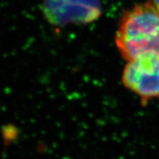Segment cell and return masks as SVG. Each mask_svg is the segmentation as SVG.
Here are the masks:
<instances>
[{
  "label": "cell",
  "mask_w": 159,
  "mask_h": 159,
  "mask_svg": "<svg viewBox=\"0 0 159 159\" xmlns=\"http://www.w3.org/2000/svg\"><path fill=\"white\" fill-rule=\"evenodd\" d=\"M115 43L127 62L159 58L158 10L147 2L125 11L119 21Z\"/></svg>",
  "instance_id": "6da1fadb"
},
{
  "label": "cell",
  "mask_w": 159,
  "mask_h": 159,
  "mask_svg": "<svg viewBox=\"0 0 159 159\" xmlns=\"http://www.w3.org/2000/svg\"><path fill=\"white\" fill-rule=\"evenodd\" d=\"M122 82L140 98L142 105L159 99V58L128 61L122 71Z\"/></svg>",
  "instance_id": "7a4b0ae2"
},
{
  "label": "cell",
  "mask_w": 159,
  "mask_h": 159,
  "mask_svg": "<svg viewBox=\"0 0 159 159\" xmlns=\"http://www.w3.org/2000/svg\"><path fill=\"white\" fill-rule=\"evenodd\" d=\"M43 13L53 25L86 24L100 15L99 0H44Z\"/></svg>",
  "instance_id": "3957f363"
},
{
  "label": "cell",
  "mask_w": 159,
  "mask_h": 159,
  "mask_svg": "<svg viewBox=\"0 0 159 159\" xmlns=\"http://www.w3.org/2000/svg\"><path fill=\"white\" fill-rule=\"evenodd\" d=\"M148 2L159 11V0H148Z\"/></svg>",
  "instance_id": "277c9868"
}]
</instances>
